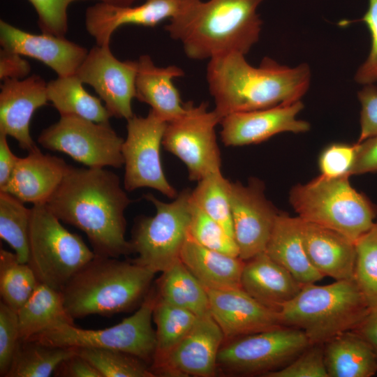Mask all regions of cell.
I'll use <instances>...</instances> for the list:
<instances>
[{"label":"cell","mask_w":377,"mask_h":377,"mask_svg":"<svg viewBox=\"0 0 377 377\" xmlns=\"http://www.w3.org/2000/svg\"><path fill=\"white\" fill-rule=\"evenodd\" d=\"M131 202L112 171L70 165L45 205L61 221L84 232L96 256L118 258L132 253L124 215Z\"/></svg>","instance_id":"cell-1"},{"label":"cell","mask_w":377,"mask_h":377,"mask_svg":"<svg viewBox=\"0 0 377 377\" xmlns=\"http://www.w3.org/2000/svg\"><path fill=\"white\" fill-rule=\"evenodd\" d=\"M311 79L306 63L294 67L265 57L259 66L245 55L230 53L209 59L207 80L221 119L232 113L271 108L301 100Z\"/></svg>","instance_id":"cell-2"},{"label":"cell","mask_w":377,"mask_h":377,"mask_svg":"<svg viewBox=\"0 0 377 377\" xmlns=\"http://www.w3.org/2000/svg\"><path fill=\"white\" fill-rule=\"evenodd\" d=\"M263 1L182 0L165 29L182 43L186 54L193 59L246 55L260 38L263 22L257 9Z\"/></svg>","instance_id":"cell-3"},{"label":"cell","mask_w":377,"mask_h":377,"mask_svg":"<svg viewBox=\"0 0 377 377\" xmlns=\"http://www.w3.org/2000/svg\"><path fill=\"white\" fill-rule=\"evenodd\" d=\"M155 274L132 260L96 255L61 289L66 311L75 320L132 311L149 294Z\"/></svg>","instance_id":"cell-4"},{"label":"cell","mask_w":377,"mask_h":377,"mask_svg":"<svg viewBox=\"0 0 377 377\" xmlns=\"http://www.w3.org/2000/svg\"><path fill=\"white\" fill-rule=\"evenodd\" d=\"M370 310L355 279H347L325 286L303 285L278 315L281 325L302 330L311 344H324L355 330Z\"/></svg>","instance_id":"cell-5"},{"label":"cell","mask_w":377,"mask_h":377,"mask_svg":"<svg viewBox=\"0 0 377 377\" xmlns=\"http://www.w3.org/2000/svg\"><path fill=\"white\" fill-rule=\"evenodd\" d=\"M348 177L320 175L294 186L289 200L303 221L334 230L355 242L375 223L377 206L355 190Z\"/></svg>","instance_id":"cell-6"},{"label":"cell","mask_w":377,"mask_h":377,"mask_svg":"<svg viewBox=\"0 0 377 377\" xmlns=\"http://www.w3.org/2000/svg\"><path fill=\"white\" fill-rule=\"evenodd\" d=\"M61 222L45 204L33 205L27 263L39 283L60 291L96 256L82 237L68 231Z\"/></svg>","instance_id":"cell-7"},{"label":"cell","mask_w":377,"mask_h":377,"mask_svg":"<svg viewBox=\"0 0 377 377\" xmlns=\"http://www.w3.org/2000/svg\"><path fill=\"white\" fill-rule=\"evenodd\" d=\"M156 293L150 290L138 310L110 327L84 330L59 323L34 335V340L52 347H87L120 350L152 364L156 346L151 325Z\"/></svg>","instance_id":"cell-8"},{"label":"cell","mask_w":377,"mask_h":377,"mask_svg":"<svg viewBox=\"0 0 377 377\" xmlns=\"http://www.w3.org/2000/svg\"><path fill=\"white\" fill-rule=\"evenodd\" d=\"M191 193V189H184L170 202L161 201L150 193L145 195L154 205L156 214L135 223L129 241L132 253L138 255L133 262L162 273L180 260L188 237Z\"/></svg>","instance_id":"cell-9"},{"label":"cell","mask_w":377,"mask_h":377,"mask_svg":"<svg viewBox=\"0 0 377 377\" xmlns=\"http://www.w3.org/2000/svg\"><path fill=\"white\" fill-rule=\"evenodd\" d=\"M311 344L302 330L279 325L223 344L217 367L232 374L263 376L286 365Z\"/></svg>","instance_id":"cell-10"},{"label":"cell","mask_w":377,"mask_h":377,"mask_svg":"<svg viewBox=\"0 0 377 377\" xmlns=\"http://www.w3.org/2000/svg\"><path fill=\"white\" fill-rule=\"evenodd\" d=\"M186 112L167 123L162 145L186 165L189 179L199 181L221 170L216 126L221 118L207 103H186Z\"/></svg>","instance_id":"cell-11"},{"label":"cell","mask_w":377,"mask_h":377,"mask_svg":"<svg viewBox=\"0 0 377 377\" xmlns=\"http://www.w3.org/2000/svg\"><path fill=\"white\" fill-rule=\"evenodd\" d=\"M124 140L110 124L75 115L60 116L38 138V142L47 149L63 152L87 167L101 168L124 165Z\"/></svg>","instance_id":"cell-12"},{"label":"cell","mask_w":377,"mask_h":377,"mask_svg":"<svg viewBox=\"0 0 377 377\" xmlns=\"http://www.w3.org/2000/svg\"><path fill=\"white\" fill-rule=\"evenodd\" d=\"M167 122L151 110L146 117L133 115L127 119V135L121 153L125 168L124 189H155L169 198L178 193L168 181L161 163V147Z\"/></svg>","instance_id":"cell-13"},{"label":"cell","mask_w":377,"mask_h":377,"mask_svg":"<svg viewBox=\"0 0 377 377\" xmlns=\"http://www.w3.org/2000/svg\"><path fill=\"white\" fill-rule=\"evenodd\" d=\"M137 71V61H121L112 54L110 45H96L75 75L94 89L112 117L127 120L134 115L132 101L136 94Z\"/></svg>","instance_id":"cell-14"},{"label":"cell","mask_w":377,"mask_h":377,"mask_svg":"<svg viewBox=\"0 0 377 377\" xmlns=\"http://www.w3.org/2000/svg\"><path fill=\"white\" fill-rule=\"evenodd\" d=\"M229 195L234 239L239 257L246 261L265 251L279 213L257 179L246 185L230 181Z\"/></svg>","instance_id":"cell-15"},{"label":"cell","mask_w":377,"mask_h":377,"mask_svg":"<svg viewBox=\"0 0 377 377\" xmlns=\"http://www.w3.org/2000/svg\"><path fill=\"white\" fill-rule=\"evenodd\" d=\"M224 340V334L211 313L199 317L190 332L151 371L155 376H213Z\"/></svg>","instance_id":"cell-16"},{"label":"cell","mask_w":377,"mask_h":377,"mask_svg":"<svg viewBox=\"0 0 377 377\" xmlns=\"http://www.w3.org/2000/svg\"><path fill=\"white\" fill-rule=\"evenodd\" d=\"M302 100L265 109L235 112L224 117L220 124L221 138L226 146L258 144L284 132L305 133L310 124L297 118L303 110Z\"/></svg>","instance_id":"cell-17"},{"label":"cell","mask_w":377,"mask_h":377,"mask_svg":"<svg viewBox=\"0 0 377 377\" xmlns=\"http://www.w3.org/2000/svg\"><path fill=\"white\" fill-rule=\"evenodd\" d=\"M206 290L210 313L225 340L281 325L278 311L263 304L242 288Z\"/></svg>","instance_id":"cell-18"},{"label":"cell","mask_w":377,"mask_h":377,"mask_svg":"<svg viewBox=\"0 0 377 377\" xmlns=\"http://www.w3.org/2000/svg\"><path fill=\"white\" fill-rule=\"evenodd\" d=\"M48 102L47 82L39 75L3 81L0 91V133L15 138L28 152L39 149L30 135L34 112Z\"/></svg>","instance_id":"cell-19"},{"label":"cell","mask_w":377,"mask_h":377,"mask_svg":"<svg viewBox=\"0 0 377 377\" xmlns=\"http://www.w3.org/2000/svg\"><path fill=\"white\" fill-rule=\"evenodd\" d=\"M0 43L3 50L37 59L59 77L75 75L89 51L65 37L34 34L0 21Z\"/></svg>","instance_id":"cell-20"},{"label":"cell","mask_w":377,"mask_h":377,"mask_svg":"<svg viewBox=\"0 0 377 377\" xmlns=\"http://www.w3.org/2000/svg\"><path fill=\"white\" fill-rule=\"evenodd\" d=\"M182 0H146L138 6L98 1L87 8L85 26L96 45H109L114 31L124 24L154 27L179 12Z\"/></svg>","instance_id":"cell-21"},{"label":"cell","mask_w":377,"mask_h":377,"mask_svg":"<svg viewBox=\"0 0 377 377\" xmlns=\"http://www.w3.org/2000/svg\"><path fill=\"white\" fill-rule=\"evenodd\" d=\"M70 165L62 158L44 154L40 149L20 158L7 184V192L23 202L45 204L57 190Z\"/></svg>","instance_id":"cell-22"},{"label":"cell","mask_w":377,"mask_h":377,"mask_svg":"<svg viewBox=\"0 0 377 377\" xmlns=\"http://www.w3.org/2000/svg\"><path fill=\"white\" fill-rule=\"evenodd\" d=\"M302 230L306 253L317 271L336 281L354 279L355 242L334 230L302 219Z\"/></svg>","instance_id":"cell-23"},{"label":"cell","mask_w":377,"mask_h":377,"mask_svg":"<svg viewBox=\"0 0 377 377\" xmlns=\"http://www.w3.org/2000/svg\"><path fill=\"white\" fill-rule=\"evenodd\" d=\"M286 268L263 252L245 261L242 288L263 304L278 311L302 288Z\"/></svg>","instance_id":"cell-24"},{"label":"cell","mask_w":377,"mask_h":377,"mask_svg":"<svg viewBox=\"0 0 377 377\" xmlns=\"http://www.w3.org/2000/svg\"><path fill=\"white\" fill-rule=\"evenodd\" d=\"M135 98L150 105L151 110L167 123L182 116L186 110L172 80L184 75L182 68L175 66L159 68L149 55L137 61Z\"/></svg>","instance_id":"cell-25"},{"label":"cell","mask_w":377,"mask_h":377,"mask_svg":"<svg viewBox=\"0 0 377 377\" xmlns=\"http://www.w3.org/2000/svg\"><path fill=\"white\" fill-rule=\"evenodd\" d=\"M265 252L302 285L314 283L324 277L307 256L302 219L298 216L278 214Z\"/></svg>","instance_id":"cell-26"},{"label":"cell","mask_w":377,"mask_h":377,"mask_svg":"<svg viewBox=\"0 0 377 377\" xmlns=\"http://www.w3.org/2000/svg\"><path fill=\"white\" fill-rule=\"evenodd\" d=\"M180 260L207 290L242 288L245 261L239 257L207 249L188 237Z\"/></svg>","instance_id":"cell-27"},{"label":"cell","mask_w":377,"mask_h":377,"mask_svg":"<svg viewBox=\"0 0 377 377\" xmlns=\"http://www.w3.org/2000/svg\"><path fill=\"white\" fill-rule=\"evenodd\" d=\"M324 358L328 377H370L377 372V354L354 331L325 343Z\"/></svg>","instance_id":"cell-28"},{"label":"cell","mask_w":377,"mask_h":377,"mask_svg":"<svg viewBox=\"0 0 377 377\" xmlns=\"http://www.w3.org/2000/svg\"><path fill=\"white\" fill-rule=\"evenodd\" d=\"M17 313L20 340L29 339L59 323L74 325V319L65 308L61 292L41 283Z\"/></svg>","instance_id":"cell-29"},{"label":"cell","mask_w":377,"mask_h":377,"mask_svg":"<svg viewBox=\"0 0 377 377\" xmlns=\"http://www.w3.org/2000/svg\"><path fill=\"white\" fill-rule=\"evenodd\" d=\"M76 75L47 82V95L60 116L75 115L97 123L110 124L112 117L101 98L89 94Z\"/></svg>","instance_id":"cell-30"},{"label":"cell","mask_w":377,"mask_h":377,"mask_svg":"<svg viewBox=\"0 0 377 377\" xmlns=\"http://www.w3.org/2000/svg\"><path fill=\"white\" fill-rule=\"evenodd\" d=\"M157 296L198 317L210 313L206 288L179 260L162 272L157 281Z\"/></svg>","instance_id":"cell-31"},{"label":"cell","mask_w":377,"mask_h":377,"mask_svg":"<svg viewBox=\"0 0 377 377\" xmlns=\"http://www.w3.org/2000/svg\"><path fill=\"white\" fill-rule=\"evenodd\" d=\"M198 318L186 309L166 302L156 295L153 309V320L156 326V346L151 370L165 360L190 332Z\"/></svg>","instance_id":"cell-32"},{"label":"cell","mask_w":377,"mask_h":377,"mask_svg":"<svg viewBox=\"0 0 377 377\" xmlns=\"http://www.w3.org/2000/svg\"><path fill=\"white\" fill-rule=\"evenodd\" d=\"M76 347H52L34 340H20L6 377H49Z\"/></svg>","instance_id":"cell-33"},{"label":"cell","mask_w":377,"mask_h":377,"mask_svg":"<svg viewBox=\"0 0 377 377\" xmlns=\"http://www.w3.org/2000/svg\"><path fill=\"white\" fill-rule=\"evenodd\" d=\"M38 283L27 263L20 261L15 252L1 249L0 295L3 303L17 312Z\"/></svg>","instance_id":"cell-34"},{"label":"cell","mask_w":377,"mask_h":377,"mask_svg":"<svg viewBox=\"0 0 377 377\" xmlns=\"http://www.w3.org/2000/svg\"><path fill=\"white\" fill-rule=\"evenodd\" d=\"M15 196L0 191V237L14 250L22 263H28L31 208Z\"/></svg>","instance_id":"cell-35"},{"label":"cell","mask_w":377,"mask_h":377,"mask_svg":"<svg viewBox=\"0 0 377 377\" xmlns=\"http://www.w3.org/2000/svg\"><path fill=\"white\" fill-rule=\"evenodd\" d=\"M229 184L221 170L210 173L198 181L195 188L191 190V197L196 206L234 237Z\"/></svg>","instance_id":"cell-36"},{"label":"cell","mask_w":377,"mask_h":377,"mask_svg":"<svg viewBox=\"0 0 377 377\" xmlns=\"http://www.w3.org/2000/svg\"><path fill=\"white\" fill-rule=\"evenodd\" d=\"M77 353L86 359L102 377H154L150 366L126 353L105 348L80 347Z\"/></svg>","instance_id":"cell-37"},{"label":"cell","mask_w":377,"mask_h":377,"mask_svg":"<svg viewBox=\"0 0 377 377\" xmlns=\"http://www.w3.org/2000/svg\"><path fill=\"white\" fill-rule=\"evenodd\" d=\"M355 246L354 279L371 309L377 307V221Z\"/></svg>","instance_id":"cell-38"},{"label":"cell","mask_w":377,"mask_h":377,"mask_svg":"<svg viewBox=\"0 0 377 377\" xmlns=\"http://www.w3.org/2000/svg\"><path fill=\"white\" fill-rule=\"evenodd\" d=\"M188 237L204 247L239 257L234 237L219 223L196 206L192 200Z\"/></svg>","instance_id":"cell-39"},{"label":"cell","mask_w":377,"mask_h":377,"mask_svg":"<svg viewBox=\"0 0 377 377\" xmlns=\"http://www.w3.org/2000/svg\"><path fill=\"white\" fill-rule=\"evenodd\" d=\"M263 376L328 377L324 358V344H311L290 362Z\"/></svg>","instance_id":"cell-40"},{"label":"cell","mask_w":377,"mask_h":377,"mask_svg":"<svg viewBox=\"0 0 377 377\" xmlns=\"http://www.w3.org/2000/svg\"><path fill=\"white\" fill-rule=\"evenodd\" d=\"M83 0H29L38 15L42 33L65 37L68 30L67 10L73 2ZM112 3L113 0H95Z\"/></svg>","instance_id":"cell-41"},{"label":"cell","mask_w":377,"mask_h":377,"mask_svg":"<svg viewBox=\"0 0 377 377\" xmlns=\"http://www.w3.org/2000/svg\"><path fill=\"white\" fill-rule=\"evenodd\" d=\"M357 149V143H333L327 146L318 158L320 175L327 178L350 177Z\"/></svg>","instance_id":"cell-42"},{"label":"cell","mask_w":377,"mask_h":377,"mask_svg":"<svg viewBox=\"0 0 377 377\" xmlns=\"http://www.w3.org/2000/svg\"><path fill=\"white\" fill-rule=\"evenodd\" d=\"M17 313L0 302V376L6 377L20 343Z\"/></svg>","instance_id":"cell-43"},{"label":"cell","mask_w":377,"mask_h":377,"mask_svg":"<svg viewBox=\"0 0 377 377\" xmlns=\"http://www.w3.org/2000/svg\"><path fill=\"white\" fill-rule=\"evenodd\" d=\"M371 34V49L365 61L358 67L355 81L366 85L377 82V0H368V8L360 19Z\"/></svg>","instance_id":"cell-44"},{"label":"cell","mask_w":377,"mask_h":377,"mask_svg":"<svg viewBox=\"0 0 377 377\" xmlns=\"http://www.w3.org/2000/svg\"><path fill=\"white\" fill-rule=\"evenodd\" d=\"M361 105L358 140L360 142L377 135V86L374 84L363 85L357 92Z\"/></svg>","instance_id":"cell-45"},{"label":"cell","mask_w":377,"mask_h":377,"mask_svg":"<svg viewBox=\"0 0 377 377\" xmlns=\"http://www.w3.org/2000/svg\"><path fill=\"white\" fill-rule=\"evenodd\" d=\"M357 143L351 175L377 172V135Z\"/></svg>","instance_id":"cell-46"},{"label":"cell","mask_w":377,"mask_h":377,"mask_svg":"<svg viewBox=\"0 0 377 377\" xmlns=\"http://www.w3.org/2000/svg\"><path fill=\"white\" fill-rule=\"evenodd\" d=\"M57 377H102L101 374L77 352L64 360L56 368Z\"/></svg>","instance_id":"cell-47"},{"label":"cell","mask_w":377,"mask_h":377,"mask_svg":"<svg viewBox=\"0 0 377 377\" xmlns=\"http://www.w3.org/2000/svg\"><path fill=\"white\" fill-rule=\"evenodd\" d=\"M20 56L3 49L1 50L0 78L2 81L8 79L22 80L29 74L31 66Z\"/></svg>","instance_id":"cell-48"},{"label":"cell","mask_w":377,"mask_h":377,"mask_svg":"<svg viewBox=\"0 0 377 377\" xmlns=\"http://www.w3.org/2000/svg\"><path fill=\"white\" fill-rule=\"evenodd\" d=\"M7 137L0 133V189L10 180L20 158L12 152Z\"/></svg>","instance_id":"cell-49"},{"label":"cell","mask_w":377,"mask_h":377,"mask_svg":"<svg viewBox=\"0 0 377 377\" xmlns=\"http://www.w3.org/2000/svg\"><path fill=\"white\" fill-rule=\"evenodd\" d=\"M353 331L367 341L377 354V307L371 309L360 325Z\"/></svg>","instance_id":"cell-50"}]
</instances>
